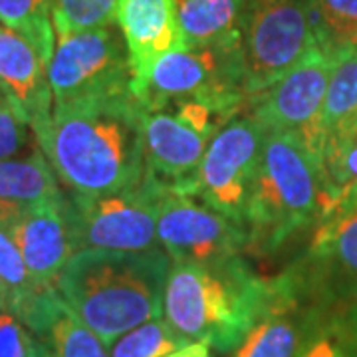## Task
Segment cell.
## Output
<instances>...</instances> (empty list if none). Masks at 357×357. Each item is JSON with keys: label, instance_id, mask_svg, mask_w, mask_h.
Here are the masks:
<instances>
[{"label": "cell", "instance_id": "cell-1", "mask_svg": "<svg viewBox=\"0 0 357 357\" xmlns=\"http://www.w3.org/2000/svg\"><path fill=\"white\" fill-rule=\"evenodd\" d=\"M143 115L133 91L52 105L50 121L36 143L68 191H129L145 181Z\"/></svg>", "mask_w": 357, "mask_h": 357}, {"label": "cell", "instance_id": "cell-2", "mask_svg": "<svg viewBox=\"0 0 357 357\" xmlns=\"http://www.w3.org/2000/svg\"><path fill=\"white\" fill-rule=\"evenodd\" d=\"M171 258L163 248L129 252L84 248L68 260L56 288L103 344L163 316Z\"/></svg>", "mask_w": 357, "mask_h": 357}, {"label": "cell", "instance_id": "cell-3", "mask_svg": "<svg viewBox=\"0 0 357 357\" xmlns=\"http://www.w3.org/2000/svg\"><path fill=\"white\" fill-rule=\"evenodd\" d=\"M272 278L258 276L243 255L208 264H171L163 318L187 342L230 354L272 298Z\"/></svg>", "mask_w": 357, "mask_h": 357}, {"label": "cell", "instance_id": "cell-4", "mask_svg": "<svg viewBox=\"0 0 357 357\" xmlns=\"http://www.w3.org/2000/svg\"><path fill=\"white\" fill-rule=\"evenodd\" d=\"M324 203L321 163L290 133L266 131L244 217L248 250L276 255L296 234L316 227Z\"/></svg>", "mask_w": 357, "mask_h": 357}, {"label": "cell", "instance_id": "cell-5", "mask_svg": "<svg viewBox=\"0 0 357 357\" xmlns=\"http://www.w3.org/2000/svg\"><path fill=\"white\" fill-rule=\"evenodd\" d=\"M131 91L145 112L201 102L234 119L250 105L243 36L167 52L133 76Z\"/></svg>", "mask_w": 357, "mask_h": 357}, {"label": "cell", "instance_id": "cell-6", "mask_svg": "<svg viewBox=\"0 0 357 357\" xmlns=\"http://www.w3.org/2000/svg\"><path fill=\"white\" fill-rule=\"evenodd\" d=\"M48 82L54 105L131 91L133 74L119 28L112 24L79 32H56Z\"/></svg>", "mask_w": 357, "mask_h": 357}, {"label": "cell", "instance_id": "cell-7", "mask_svg": "<svg viewBox=\"0 0 357 357\" xmlns=\"http://www.w3.org/2000/svg\"><path fill=\"white\" fill-rule=\"evenodd\" d=\"M232 119L201 102L145 112V181L187 195L206 147Z\"/></svg>", "mask_w": 357, "mask_h": 357}, {"label": "cell", "instance_id": "cell-8", "mask_svg": "<svg viewBox=\"0 0 357 357\" xmlns=\"http://www.w3.org/2000/svg\"><path fill=\"white\" fill-rule=\"evenodd\" d=\"M241 32L250 102L316 44L310 0H246Z\"/></svg>", "mask_w": 357, "mask_h": 357}, {"label": "cell", "instance_id": "cell-9", "mask_svg": "<svg viewBox=\"0 0 357 357\" xmlns=\"http://www.w3.org/2000/svg\"><path fill=\"white\" fill-rule=\"evenodd\" d=\"M66 203L76 250L143 252L161 248L157 236V195L149 181L129 191L105 195L68 191Z\"/></svg>", "mask_w": 357, "mask_h": 357}, {"label": "cell", "instance_id": "cell-10", "mask_svg": "<svg viewBox=\"0 0 357 357\" xmlns=\"http://www.w3.org/2000/svg\"><path fill=\"white\" fill-rule=\"evenodd\" d=\"M333 56L316 42L278 82L250 102V115L262 128L294 135L319 163L324 155L321 117Z\"/></svg>", "mask_w": 357, "mask_h": 357}, {"label": "cell", "instance_id": "cell-11", "mask_svg": "<svg viewBox=\"0 0 357 357\" xmlns=\"http://www.w3.org/2000/svg\"><path fill=\"white\" fill-rule=\"evenodd\" d=\"M264 133L252 115L234 117L206 147L187 195L244 227Z\"/></svg>", "mask_w": 357, "mask_h": 357}, {"label": "cell", "instance_id": "cell-12", "mask_svg": "<svg viewBox=\"0 0 357 357\" xmlns=\"http://www.w3.org/2000/svg\"><path fill=\"white\" fill-rule=\"evenodd\" d=\"M319 304L345 307L357 300V189L328 201L302 260L296 262Z\"/></svg>", "mask_w": 357, "mask_h": 357}, {"label": "cell", "instance_id": "cell-13", "mask_svg": "<svg viewBox=\"0 0 357 357\" xmlns=\"http://www.w3.org/2000/svg\"><path fill=\"white\" fill-rule=\"evenodd\" d=\"M153 187L159 246L171 258V264H208L248 250V234L238 222L195 197Z\"/></svg>", "mask_w": 357, "mask_h": 357}, {"label": "cell", "instance_id": "cell-14", "mask_svg": "<svg viewBox=\"0 0 357 357\" xmlns=\"http://www.w3.org/2000/svg\"><path fill=\"white\" fill-rule=\"evenodd\" d=\"M274 290L266 310L230 357H298L307 330L321 307L294 262L272 276Z\"/></svg>", "mask_w": 357, "mask_h": 357}, {"label": "cell", "instance_id": "cell-15", "mask_svg": "<svg viewBox=\"0 0 357 357\" xmlns=\"http://www.w3.org/2000/svg\"><path fill=\"white\" fill-rule=\"evenodd\" d=\"M8 230L34 282L42 288H56L68 260L77 252L66 192L60 199L28 206Z\"/></svg>", "mask_w": 357, "mask_h": 357}, {"label": "cell", "instance_id": "cell-16", "mask_svg": "<svg viewBox=\"0 0 357 357\" xmlns=\"http://www.w3.org/2000/svg\"><path fill=\"white\" fill-rule=\"evenodd\" d=\"M0 91L30 126L34 139L52 117L48 64L28 40L0 24Z\"/></svg>", "mask_w": 357, "mask_h": 357}, {"label": "cell", "instance_id": "cell-17", "mask_svg": "<svg viewBox=\"0 0 357 357\" xmlns=\"http://www.w3.org/2000/svg\"><path fill=\"white\" fill-rule=\"evenodd\" d=\"M115 26L126 40L133 76L167 52L187 48L177 0H119Z\"/></svg>", "mask_w": 357, "mask_h": 357}, {"label": "cell", "instance_id": "cell-18", "mask_svg": "<svg viewBox=\"0 0 357 357\" xmlns=\"http://www.w3.org/2000/svg\"><path fill=\"white\" fill-rule=\"evenodd\" d=\"M24 326L36 335L42 357H109L107 345L72 312L58 288L40 298Z\"/></svg>", "mask_w": 357, "mask_h": 357}, {"label": "cell", "instance_id": "cell-19", "mask_svg": "<svg viewBox=\"0 0 357 357\" xmlns=\"http://www.w3.org/2000/svg\"><path fill=\"white\" fill-rule=\"evenodd\" d=\"M321 165L357 139V48L337 52L324 103Z\"/></svg>", "mask_w": 357, "mask_h": 357}, {"label": "cell", "instance_id": "cell-20", "mask_svg": "<svg viewBox=\"0 0 357 357\" xmlns=\"http://www.w3.org/2000/svg\"><path fill=\"white\" fill-rule=\"evenodd\" d=\"M244 6L246 0H177L178 24L187 48L243 36Z\"/></svg>", "mask_w": 357, "mask_h": 357}, {"label": "cell", "instance_id": "cell-21", "mask_svg": "<svg viewBox=\"0 0 357 357\" xmlns=\"http://www.w3.org/2000/svg\"><path fill=\"white\" fill-rule=\"evenodd\" d=\"M62 195L58 177L42 151L0 161V204L28 208Z\"/></svg>", "mask_w": 357, "mask_h": 357}, {"label": "cell", "instance_id": "cell-22", "mask_svg": "<svg viewBox=\"0 0 357 357\" xmlns=\"http://www.w3.org/2000/svg\"><path fill=\"white\" fill-rule=\"evenodd\" d=\"M48 290L52 288H42L30 276L10 230L0 225V307L24 324Z\"/></svg>", "mask_w": 357, "mask_h": 357}, {"label": "cell", "instance_id": "cell-23", "mask_svg": "<svg viewBox=\"0 0 357 357\" xmlns=\"http://www.w3.org/2000/svg\"><path fill=\"white\" fill-rule=\"evenodd\" d=\"M0 24L22 34L50 66L56 46L50 0H0Z\"/></svg>", "mask_w": 357, "mask_h": 357}, {"label": "cell", "instance_id": "cell-24", "mask_svg": "<svg viewBox=\"0 0 357 357\" xmlns=\"http://www.w3.org/2000/svg\"><path fill=\"white\" fill-rule=\"evenodd\" d=\"M314 36L332 54L357 48V0H310Z\"/></svg>", "mask_w": 357, "mask_h": 357}, {"label": "cell", "instance_id": "cell-25", "mask_svg": "<svg viewBox=\"0 0 357 357\" xmlns=\"http://www.w3.org/2000/svg\"><path fill=\"white\" fill-rule=\"evenodd\" d=\"M185 344L189 342L161 316L119 335L109 345V357H165Z\"/></svg>", "mask_w": 357, "mask_h": 357}, {"label": "cell", "instance_id": "cell-26", "mask_svg": "<svg viewBox=\"0 0 357 357\" xmlns=\"http://www.w3.org/2000/svg\"><path fill=\"white\" fill-rule=\"evenodd\" d=\"M344 307H321L307 330L298 357H357L345 332Z\"/></svg>", "mask_w": 357, "mask_h": 357}, {"label": "cell", "instance_id": "cell-27", "mask_svg": "<svg viewBox=\"0 0 357 357\" xmlns=\"http://www.w3.org/2000/svg\"><path fill=\"white\" fill-rule=\"evenodd\" d=\"M119 0H50L54 32H79L115 24Z\"/></svg>", "mask_w": 357, "mask_h": 357}, {"label": "cell", "instance_id": "cell-28", "mask_svg": "<svg viewBox=\"0 0 357 357\" xmlns=\"http://www.w3.org/2000/svg\"><path fill=\"white\" fill-rule=\"evenodd\" d=\"M0 357H42L36 335L13 312L0 307Z\"/></svg>", "mask_w": 357, "mask_h": 357}, {"label": "cell", "instance_id": "cell-29", "mask_svg": "<svg viewBox=\"0 0 357 357\" xmlns=\"http://www.w3.org/2000/svg\"><path fill=\"white\" fill-rule=\"evenodd\" d=\"M34 137L30 126L14 112L8 102L0 103V161L14 159L30 145Z\"/></svg>", "mask_w": 357, "mask_h": 357}, {"label": "cell", "instance_id": "cell-30", "mask_svg": "<svg viewBox=\"0 0 357 357\" xmlns=\"http://www.w3.org/2000/svg\"><path fill=\"white\" fill-rule=\"evenodd\" d=\"M165 357H213V347H208L203 342H189L175 351L167 354Z\"/></svg>", "mask_w": 357, "mask_h": 357}, {"label": "cell", "instance_id": "cell-31", "mask_svg": "<svg viewBox=\"0 0 357 357\" xmlns=\"http://www.w3.org/2000/svg\"><path fill=\"white\" fill-rule=\"evenodd\" d=\"M342 316H344L345 332L349 335V342H351L357 354V300L354 304H349V306H345L342 310Z\"/></svg>", "mask_w": 357, "mask_h": 357}, {"label": "cell", "instance_id": "cell-32", "mask_svg": "<svg viewBox=\"0 0 357 357\" xmlns=\"http://www.w3.org/2000/svg\"><path fill=\"white\" fill-rule=\"evenodd\" d=\"M2 102H6V98H4V96H2V91H0V103Z\"/></svg>", "mask_w": 357, "mask_h": 357}]
</instances>
